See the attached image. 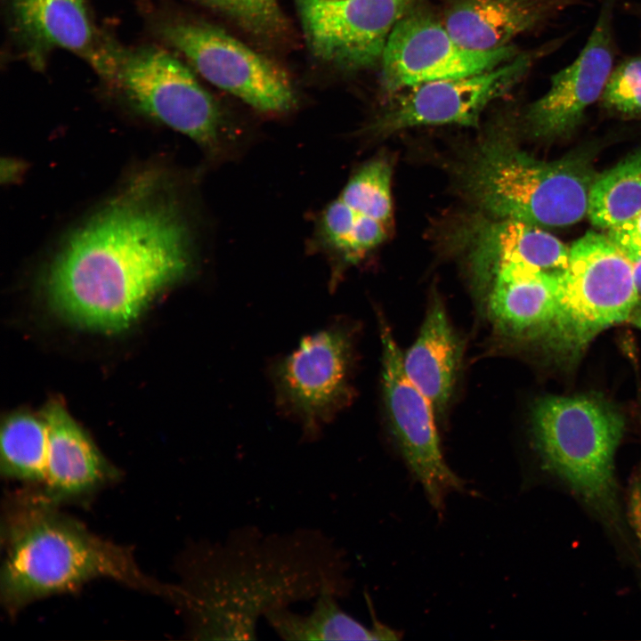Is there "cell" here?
<instances>
[{
    "mask_svg": "<svg viewBox=\"0 0 641 641\" xmlns=\"http://www.w3.org/2000/svg\"><path fill=\"white\" fill-rule=\"evenodd\" d=\"M356 329L347 320H333L269 366L278 411L306 439L317 437L353 400Z\"/></svg>",
    "mask_w": 641,
    "mask_h": 641,
    "instance_id": "7",
    "label": "cell"
},
{
    "mask_svg": "<svg viewBox=\"0 0 641 641\" xmlns=\"http://www.w3.org/2000/svg\"><path fill=\"white\" fill-rule=\"evenodd\" d=\"M559 274L517 262L491 268L479 296L499 337L540 345L555 315Z\"/></svg>",
    "mask_w": 641,
    "mask_h": 641,
    "instance_id": "15",
    "label": "cell"
},
{
    "mask_svg": "<svg viewBox=\"0 0 641 641\" xmlns=\"http://www.w3.org/2000/svg\"><path fill=\"white\" fill-rule=\"evenodd\" d=\"M391 176L385 159L371 160L350 178L338 198L357 213L387 225L392 216Z\"/></svg>",
    "mask_w": 641,
    "mask_h": 641,
    "instance_id": "24",
    "label": "cell"
},
{
    "mask_svg": "<svg viewBox=\"0 0 641 641\" xmlns=\"http://www.w3.org/2000/svg\"><path fill=\"white\" fill-rule=\"evenodd\" d=\"M629 256L634 273V279L638 292L639 299L641 301V252L634 254H627Z\"/></svg>",
    "mask_w": 641,
    "mask_h": 641,
    "instance_id": "29",
    "label": "cell"
},
{
    "mask_svg": "<svg viewBox=\"0 0 641 641\" xmlns=\"http://www.w3.org/2000/svg\"><path fill=\"white\" fill-rule=\"evenodd\" d=\"M622 415L597 397L549 395L531 413L534 445L544 467L599 515H618L614 456Z\"/></svg>",
    "mask_w": 641,
    "mask_h": 641,
    "instance_id": "5",
    "label": "cell"
},
{
    "mask_svg": "<svg viewBox=\"0 0 641 641\" xmlns=\"http://www.w3.org/2000/svg\"><path fill=\"white\" fill-rule=\"evenodd\" d=\"M342 563L334 543L313 531L244 528L208 548L177 600L198 639H256L258 620L269 611L316 597L326 586L345 591Z\"/></svg>",
    "mask_w": 641,
    "mask_h": 641,
    "instance_id": "2",
    "label": "cell"
},
{
    "mask_svg": "<svg viewBox=\"0 0 641 641\" xmlns=\"http://www.w3.org/2000/svg\"><path fill=\"white\" fill-rule=\"evenodd\" d=\"M13 28L30 61L42 66L50 51L62 48L85 58L113 78L118 50L102 43L85 0H10Z\"/></svg>",
    "mask_w": 641,
    "mask_h": 641,
    "instance_id": "16",
    "label": "cell"
},
{
    "mask_svg": "<svg viewBox=\"0 0 641 641\" xmlns=\"http://www.w3.org/2000/svg\"><path fill=\"white\" fill-rule=\"evenodd\" d=\"M639 302L627 254L608 234L588 231L570 247L555 315L539 345L574 360L601 331L629 320Z\"/></svg>",
    "mask_w": 641,
    "mask_h": 641,
    "instance_id": "6",
    "label": "cell"
},
{
    "mask_svg": "<svg viewBox=\"0 0 641 641\" xmlns=\"http://www.w3.org/2000/svg\"><path fill=\"white\" fill-rule=\"evenodd\" d=\"M620 0H600V8L585 45L577 57L550 77L548 90L527 110L535 134L563 135L574 129L586 110L602 95L614 67L617 45L615 11Z\"/></svg>",
    "mask_w": 641,
    "mask_h": 641,
    "instance_id": "14",
    "label": "cell"
},
{
    "mask_svg": "<svg viewBox=\"0 0 641 641\" xmlns=\"http://www.w3.org/2000/svg\"><path fill=\"white\" fill-rule=\"evenodd\" d=\"M623 7L629 14L634 15L641 21V3H625Z\"/></svg>",
    "mask_w": 641,
    "mask_h": 641,
    "instance_id": "30",
    "label": "cell"
},
{
    "mask_svg": "<svg viewBox=\"0 0 641 641\" xmlns=\"http://www.w3.org/2000/svg\"><path fill=\"white\" fill-rule=\"evenodd\" d=\"M462 351V342L445 306L434 296L418 337L402 357V364L408 378L429 400L439 418L451 399Z\"/></svg>",
    "mask_w": 641,
    "mask_h": 641,
    "instance_id": "19",
    "label": "cell"
},
{
    "mask_svg": "<svg viewBox=\"0 0 641 641\" xmlns=\"http://www.w3.org/2000/svg\"><path fill=\"white\" fill-rule=\"evenodd\" d=\"M113 78L145 113L207 150L219 146L223 120L217 103L169 53L153 48L118 51Z\"/></svg>",
    "mask_w": 641,
    "mask_h": 641,
    "instance_id": "8",
    "label": "cell"
},
{
    "mask_svg": "<svg viewBox=\"0 0 641 641\" xmlns=\"http://www.w3.org/2000/svg\"><path fill=\"white\" fill-rule=\"evenodd\" d=\"M162 36L208 82L266 113L289 110L295 96L286 74L223 30L202 23L177 22Z\"/></svg>",
    "mask_w": 641,
    "mask_h": 641,
    "instance_id": "11",
    "label": "cell"
},
{
    "mask_svg": "<svg viewBox=\"0 0 641 641\" xmlns=\"http://www.w3.org/2000/svg\"><path fill=\"white\" fill-rule=\"evenodd\" d=\"M595 0H451L442 19L453 38L475 51H492L516 37Z\"/></svg>",
    "mask_w": 641,
    "mask_h": 641,
    "instance_id": "17",
    "label": "cell"
},
{
    "mask_svg": "<svg viewBox=\"0 0 641 641\" xmlns=\"http://www.w3.org/2000/svg\"><path fill=\"white\" fill-rule=\"evenodd\" d=\"M608 236L628 255L641 252V211L629 221L608 230Z\"/></svg>",
    "mask_w": 641,
    "mask_h": 641,
    "instance_id": "27",
    "label": "cell"
},
{
    "mask_svg": "<svg viewBox=\"0 0 641 641\" xmlns=\"http://www.w3.org/2000/svg\"><path fill=\"white\" fill-rule=\"evenodd\" d=\"M343 592L326 586L316 596L312 611L301 614L288 607L269 611L264 618L286 640H397L392 629L373 619L370 629L344 612L337 601Z\"/></svg>",
    "mask_w": 641,
    "mask_h": 641,
    "instance_id": "21",
    "label": "cell"
},
{
    "mask_svg": "<svg viewBox=\"0 0 641 641\" xmlns=\"http://www.w3.org/2000/svg\"><path fill=\"white\" fill-rule=\"evenodd\" d=\"M382 346V385L393 434L433 507L442 513L450 491H465L464 482L447 466L429 400L405 374L402 357L392 330L378 318Z\"/></svg>",
    "mask_w": 641,
    "mask_h": 641,
    "instance_id": "10",
    "label": "cell"
},
{
    "mask_svg": "<svg viewBox=\"0 0 641 641\" xmlns=\"http://www.w3.org/2000/svg\"><path fill=\"white\" fill-rule=\"evenodd\" d=\"M600 100L607 110L627 117H641V53L614 65Z\"/></svg>",
    "mask_w": 641,
    "mask_h": 641,
    "instance_id": "25",
    "label": "cell"
},
{
    "mask_svg": "<svg viewBox=\"0 0 641 641\" xmlns=\"http://www.w3.org/2000/svg\"><path fill=\"white\" fill-rule=\"evenodd\" d=\"M230 17L258 36H276L285 28L277 0H197Z\"/></svg>",
    "mask_w": 641,
    "mask_h": 641,
    "instance_id": "26",
    "label": "cell"
},
{
    "mask_svg": "<svg viewBox=\"0 0 641 641\" xmlns=\"http://www.w3.org/2000/svg\"><path fill=\"white\" fill-rule=\"evenodd\" d=\"M414 0H296L313 53L340 68H370Z\"/></svg>",
    "mask_w": 641,
    "mask_h": 641,
    "instance_id": "13",
    "label": "cell"
},
{
    "mask_svg": "<svg viewBox=\"0 0 641 641\" xmlns=\"http://www.w3.org/2000/svg\"><path fill=\"white\" fill-rule=\"evenodd\" d=\"M641 211V150L595 179L588 215L592 223L613 229Z\"/></svg>",
    "mask_w": 641,
    "mask_h": 641,
    "instance_id": "23",
    "label": "cell"
},
{
    "mask_svg": "<svg viewBox=\"0 0 641 641\" xmlns=\"http://www.w3.org/2000/svg\"><path fill=\"white\" fill-rule=\"evenodd\" d=\"M47 429L43 498L54 504L77 499L117 476L96 446L59 402L41 410Z\"/></svg>",
    "mask_w": 641,
    "mask_h": 641,
    "instance_id": "18",
    "label": "cell"
},
{
    "mask_svg": "<svg viewBox=\"0 0 641 641\" xmlns=\"http://www.w3.org/2000/svg\"><path fill=\"white\" fill-rule=\"evenodd\" d=\"M562 43L564 38L549 43L540 53H520L511 61L478 74L429 82L402 91L372 129L383 134L425 125L475 126L485 107L524 78L537 57Z\"/></svg>",
    "mask_w": 641,
    "mask_h": 641,
    "instance_id": "12",
    "label": "cell"
},
{
    "mask_svg": "<svg viewBox=\"0 0 641 641\" xmlns=\"http://www.w3.org/2000/svg\"><path fill=\"white\" fill-rule=\"evenodd\" d=\"M570 248L538 225L514 219L483 223L472 238V271L477 292L491 268L517 262L550 272L567 267Z\"/></svg>",
    "mask_w": 641,
    "mask_h": 641,
    "instance_id": "20",
    "label": "cell"
},
{
    "mask_svg": "<svg viewBox=\"0 0 641 641\" xmlns=\"http://www.w3.org/2000/svg\"><path fill=\"white\" fill-rule=\"evenodd\" d=\"M156 178L141 177L80 227L46 277L52 306L82 327L127 329L192 265L189 228Z\"/></svg>",
    "mask_w": 641,
    "mask_h": 641,
    "instance_id": "1",
    "label": "cell"
},
{
    "mask_svg": "<svg viewBox=\"0 0 641 641\" xmlns=\"http://www.w3.org/2000/svg\"><path fill=\"white\" fill-rule=\"evenodd\" d=\"M46 443V423L41 411L9 416L1 430L2 475L6 478L43 485Z\"/></svg>",
    "mask_w": 641,
    "mask_h": 641,
    "instance_id": "22",
    "label": "cell"
},
{
    "mask_svg": "<svg viewBox=\"0 0 641 641\" xmlns=\"http://www.w3.org/2000/svg\"><path fill=\"white\" fill-rule=\"evenodd\" d=\"M595 179L581 161H540L498 139L475 154L466 185L479 206L501 219L562 227L588 215Z\"/></svg>",
    "mask_w": 641,
    "mask_h": 641,
    "instance_id": "4",
    "label": "cell"
},
{
    "mask_svg": "<svg viewBox=\"0 0 641 641\" xmlns=\"http://www.w3.org/2000/svg\"><path fill=\"white\" fill-rule=\"evenodd\" d=\"M521 52L514 45L475 51L459 45L442 19L413 3L389 36L381 58V81L389 93L438 80L468 77L492 69Z\"/></svg>",
    "mask_w": 641,
    "mask_h": 641,
    "instance_id": "9",
    "label": "cell"
},
{
    "mask_svg": "<svg viewBox=\"0 0 641 641\" xmlns=\"http://www.w3.org/2000/svg\"><path fill=\"white\" fill-rule=\"evenodd\" d=\"M629 517L641 545V480L636 483L630 493Z\"/></svg>",
    "mask_w": 641,
    "mask_h": 641,
    "instance_id": "28",
    "label": "cell"
},
{
    "mask_svg": "<svg viewBox=\"0 0 641 641\" xmlns=\"http://www.w3.org/2000/svg\"><path fill=\"white\" fill-rule=\"evenodd\" d=\"M0 591L8 609L71 591L95 578H111L137 588L171 596L144 576L128 550L90 532L37 499L8 517Z\"/></svg>",
    "mask_w": 641,
    "mask_h": 641,
    "instance_id": "3",
    "label": "cell"
},
{
    "mask_svg": "<svg viewBox=\"0 0 641 641\" xmlns=\"http://www.w3.org/2000/svg\"><path fill=\"white\" fill-rule=\"evenodd\" d=\"M629 320L637 328L641 329V301L634 309L633 312L629 317Z\"/></svg>",
    "mask_w": 641,
    "mask_h": 641,
    "instance_id": "31",
    "label": "cell"
}]
</instances>
